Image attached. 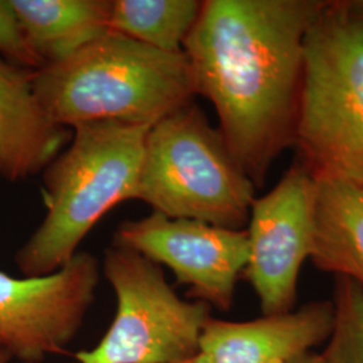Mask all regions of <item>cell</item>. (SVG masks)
<instances>
[{"label":"cell","instance_id":"2e32d148","mask_svg":"<svg viewBox=\"0 0 363 363\" xmlns=\"http://www.w3.org/2000/svg\"><path fill=\"white\" fill-rule=\"evenodd\" d=\"M0 57L33 70L43 66L27 43L11 0H0Z\"/></svg>","mask_w":363,"mask_h":363},{"label":"cell","instance_id":"d6986e66","mask_svg":"<svg viewBox=\"0 0 363 363\" xmlns=\"http://www.w3.org/2000/svg\"><path fill=\"white\" fill-rule=\"evenodd\" d=\"M174 363H213L210 359H208V357L203 354V352H196L195 355L193 357H190V358H187V359H183V361H179V362H174Z\"/></svg>","mask_w":363,"mask_h":363},{"label":"cell","instance_id":"30bf717a","mask_svg":"<svg viewBox=\"0 0 363 363\" xmlns=\"http://www.w3.org/2000/svg\"><path fill=\"white\" fill-rule=\"evenodd\" d=\"M333 325L331 300L245 322L210 318L199 351L213 363H294L325 346Z\"/></svg>","mask_w":363,"mask_h":363},{"label":"cell","instance_id":"9c48e42d","mask_svg":"<svg viewBox=\"0 0 363 363\" xmlns=\"http://www.w3.org/2000/svg\"><path fill=\"white\" fill-rule=\"evenodd\" d=\"M315 199V178L295 162L271 191L253 201L242 276L259 298L262 315L296 308L300 272L313 244Z\"/></svg>","mask_w":363,"mask_h":363},{"label":"cell","instance_id":"7c38bea8","mask_svg":"<svg viewBox=\"0 0 363 363\" xmlns=\"http://www.w3.org/2000/svg\"><path fill=\"white\" fill-rule=\"evenodd\" d=\"M315 181L310 259L319 271L347 277L363 286V187L331 178Z\"/></svg>","mask_w":363,"mask_h":363},{"label":"cell","instance_id":"5bb4252c","mask_svg":"<svg viewBox=\"0 0 363 363\" xmlns=\"http://www.w3.org/2000/svg\"><path fill=\"white\" fill-rule=\"evenodd\" d=\"M201 9V0H112L109 28L162 52H183Z\"/></svg>","mask_w":363,"mask_h":363},{"label":"cell","instance_id":"7a4b0ae2","mask_svg":"<svg viewBox=\"0 0 363 363\" xmlns=\"http://www.w3.org/2000/svg\"><path fill=\"white\" fill-rule=\"evenodd\" d=\"M39 104L55 125L94 121L152 127L196 97L186 54L147 46L115 31L34 72Z\"/></svg>","mask_w":363,"mask_h":363},{"label":"cell","instance_id":"44dd1931","mask_svg":"<svg viewBox=\"0 0 363 363\" xmlns=\"http://www.w3.org/2000/svg\"><path fill=\"white\" fill-rule=\"evenodd\" d=\"M0 178H1V175H0Z\"/></svg>","mask_w":363,"mask_h":363},{"label":"cell","instance_id":"8992f818","mask_svg":"<svg viewBox=\"0 0 363 363\" xmlns=\"http://www.w3.org/2000/svg\"><path fill=\"white\" fill-rule=\"evenodd\" d=\"M101 271L116 313L93 349L74 354L77 363H174L199 352L208 304L183 300L160 265L127 247H106Z\"/></svg>","mask_w":363,"mask_h":363},{"label":"cell","instance_id":"52a82bcc","mask_svg":"<svg viewBox=\"0 0 363 363\" xmlns=\"http://www.w3.org/2000/svg\"><path fill=\"white\" fill-rule=\"evenodd\" d=\"M100 271L99 259L86 250L46 276L0 271V350L21 363L65 354L91 311Z\"/></svg>","mask_w":363,"mask_h":363},{"label":"cell","instance_id":"ba28073f","mask_svg":"<svg viewBox=\"0 0 363 363\" xmlns=\"http://www.w3.org/2000/svg\"><path fill=\"white\" fill-rule=\"evenodd\" d=\"M112 245L167 267L177 284L189 288L191 298L222 312L232 310L237 281L249 259L247 229L169 218L156 211L139 220H123Z\"/></svg>","mask_w":363,"mask_h":363},{"label":"cell","instance_id":"ffe728a7","mask_svg":"<svg viewBox=\"0 0 363 363\" xmlns=\"http://www.w3.org/2000/svg\"><path fill=\"white\" fill-rule=\"evenodd\" d=\"M13 361V357L4 350H0V363H10Z\"/></svg>","mask_w":363,"mask_h":363},{"label":"cell","instance_id":"3957f363","mask_svg":"<svg viewBox=\"0 0 363 363\" xmlns=\"http://www.w3.org/2000/svg\"><path fill=\"white\" fill-rule=\"evenodd\" d=\"M151 127L94 121L72 128L67 147L42 171L46 214L13 256L25 277L57 272L118 203L136 199Z\"/></svg>","mask_w":363,"mask_h":363},{"label":"cell","instance_id":"9a60e30c","mask_svg":"<svg viewBox=\"0 0 363 363\" xmlns=\"http://www.w3.org/2000/svg\"><path fill=\"white\" fill-rule=\"evenodd\" d=\"M334 325L320 351L325 363H363V286L347 277H335L333 294Z\"/></svg>","mask_w":363,"mask_h":363},{"label":"cell","instance_id":"e0dca14e","mask_svg":"<svg viewBox=\"0 0 363 363\" xmlns=\"http://www.w3.org/2000/svg\"><path fill=\"white\" fill-rule=\"evenodd\" d=\"M337 7L363 23V0H335Z\"/></svg>","mask_w":363,"mask_h":363},{"label":"cell","instance_id":"4fadbf2b","mask_svg":"<svg viewBox=\"0 0 363 363\" xmlns=\"http://www.w3.org/2000/svg\"><path fill=\"white\" fill-rule=\"evenodd\" d=\"M11 4L43 66L65 60L111 31L112 0H11Z\"/></svg>","mask_w":363,"mask_h":363},{"label":"cell","instance_id":"ac0fdd59","mask_svg":"<svg viewBox=\"0 0 363 363\" xmlns=\"http://www.w3.org/2000/svg\"><path fill=\"white\" fill-rule=\"evenodd\" d=\"M294 363H325V361L322 359L319 352H311V354L304 355L303 358H300V359L295 361Z\"/></svg>","mask_w":363,"mask_h":363},{"label":"cell","instance_id":"8fae6325","mask_svg":"<svg viewBox=\"0 0 363 363\" xmlns=\"http://www.w3.org/2000/svg\"><path fill=\"white\" fill-rule=\"evenodd\" d=\"M34 72L0 57V175L13 183L42 172L72 138L39 104Z\"/></svg>","mask_w":363,"mask_h":363},{"label":"cell","instance_id":"5b68a950","mask_svg":"<svg viewBox=\"0 0 363 363\" xmlns=\"http://www.w3.org/2000/svg\"><path fill=\"white\" fill-rule=\"evenodd\" d=\"M256 191L195 101L147 132L136 199L152 211L244 230Z\"/></svg>","mask_w":363,"mask_h":363},{"label":"cell","instance_id":"6da1fadb","mask_svg":"<svg viewBox=\"0 0 363 363\" xmlns=\"http://www.w3.org/2000/svg\"><path fill=\"white\" fill-rule=\"evenodd\" d=\"M323 0H202L184 40L196 96L259 190L273 163L294 148L306 37Z\"/></svg>","mask_w":363,"mask_h":363},{"label":"cell","instance_id":"277c9868","mask_svg":"<svg viewBox=\"0 0 363 363\" xmlns=\"http://www.w3.org/2000/svg\"><path fill=\"white\" fill-rule=\"evenodd\" d=\"M296 163L363 187V23L323 0L304 45Z\"/></svg>","mask_w":363,"mask_h":363}]
</instances>
